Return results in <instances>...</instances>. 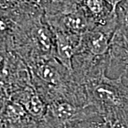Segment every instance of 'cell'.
I'll return each mask as SVG.
<instances>
[{"mask_svg":"<svg viewBox=\"0 0 128 128\" xmlns=\"http://www.w3.org/2000/svg\"><path fill=\"white\" fill-rule=\"evenodd\" d=\"M20 104L41 125L45 115L47 104L34 87L28 88L20 100Z\"/></svg>","mask_w":128,"mask_h":128,"instance_id":"9c48e42d","label":"cell"},{"mask_svg":"<svg viewBox=\"0 0 128 128\" xmlns=\"http://www.w3.org/2000/svg\"><path fill=\"white\" fill-rule=\"evenodd\" d=\"M53 34L54 57L72 73L73 58L77 54L81 36L61 32H54Z\"/></svg>","mask_w":128,"mask_h":128,"instance_id":"8992f818","label":"cell"},{"mask_svg":"<svg viewBox=\"0 0 128 128\" xmlns=\"http://www.w3.org/2000/svg\"><path fill=\"white\" fill-rule=\"evenodd\" d=\"M116 12L118 23L110 44L106 75L120 78L128 86V22L118 9Z\"/></svg>","mask_w":128,"mask_h":128,"instance_id":"3957f363","label":"cell"},{"mask_svg":"<svg viewBox=\"0 0 128 128\" xmlns=\"http://www.w3.org/2000/svg\"><path fill=\"white\" fill-rule=\"evenodd\" d=\"M118 23V18L116 13L106 24L96 25L95 27L82 34L80 37L77 54L92 58L108 57L111 41Z\"/></svg>","mask_w":128,"mask_h":128,"instance_id":"277c9868","label":"cell"},{"mask_svg":"<svg viewBox=\"0 0 128 128\" xmlns=\"http://www.w3.org/2000/svg\"><path fill=\"white\" fill-rule=\"evenodd\" d=\"M102 120V118L101 117L95 119L83 120L72 124L66 128H99Z\"/></svg>","mask_w":128,"mask_h":128,"instance_id":"8fae6325","label":"cell"},{"mask_svg":"<svg viewBox=\"0 0 128 128\" xmlns=\"http://www.w3.org/2000/svg\"><path fill=\"white\" fill-rule=\"evenodd\" d=\"M81 6L88 17L95 25H102L109 22L116 14L105 0H82Z\"/></svg>","mask_w":128,"mask_h":128,"instance_id":"ba28073f","label":"cell"},{"mask_svg":"<svg viewBox=\"0 0 128 128\" xmlns=\"http://www.w3.org/2000/svg\"><path fill=\"white\" fill-rule=\"evenodd\" d=\"M44 19L51 32L81 36L96 26L88 17L81 5L51 14H44Z\"/></svg>","mask_w":128,"mask_h":128,"instance_id":"5b68a950","label":"cell"},{"mask_svg":"<svg viewBox=\"0 0 128 128\" xmlns=\"http://www.w3.org/2000/svg\"><path fill=\"white\" fill-rule=\"evenodd\" d=\"M100 117L98 110L91 105H78L66 100H55L47 104L41 126L66 128L78 122Z\"/></svg>","mask_w":128,"mask_h":128,"instance_id":"7a4b0ae2","label":"cell"},{"mask_svg":"<svg viewBox=\"0 0 128 128\" xmlns=\"http://www.w3.org/2000/svg\"><path fill=\"white\" fill-rule=\"evenodd\" d=\"M99 128H128V127L120 122L102 119Z\"/></svg>","mask_w":128,"mask_h":128,"instance_id":"7c38bea8","label":"cell"},{"mask_svg":"<svg viewBox=\"0 0 128 128\" xmlns=\"http://www.w3.org/2000/svg\"><path fill=\"white\" fill-rule=\"evenodd\" d=\"M82 0H44L43 9L44 14L57 12L64 9L81 5Z\"/></svg>","mask_w":128,"mask_h":128,"instance_id":"30bf717a","label":"cell"},{"mask_svg":"<svg viewBox=\"0 0 128 128\" xmlns=\"http://www.w3.org/2000/svg\"><path fill=\"white\" fill-rule=\"evenodd\" d=\"M6 128H37L39 123L19 103L7 105L1 118Z\"/></svg>","mask_w":128,"mask_h":128,"instance_id":"52a82bcc","label":"cell"},{"mask_svg":"<svg viewBox=\"0 0 128 128\" xmlns=\"http://www.w3.org/2000/svg\"><path fill=\"white\" fill-rule=\"evenodd\" d=\"M105 1L110 5V6L112 9V11L115 12L118 6L126 0H105Z\"/></svg>","mask_w":128,"mask_h":128,"instance_id":"4fadbf2b","label":"cell"},{"mask_svg":"<svg viewBox=\"0 0 128 128\" xmlns=\"http://www.w3.org/2000/svg\"><path fill=\"white\" fill-rule=\"evenodd\" d=\"M33 87L48 104L55 100H66L78 105H89L84 86L54 57L30 65Z\"/></svg>","mask_w":128,"mask_h":128,"instance_id":"6da1fadb","label":"cell"}]
</instances>
